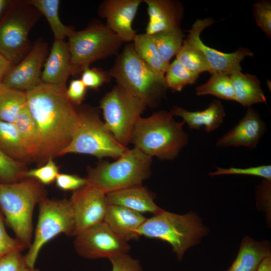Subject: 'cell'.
I'll use <instances>...</instances> for the list:
<instances>
[{
  "label": "cell",
  "instance_id": "1",
  "mask_svg": "<svg viewBox=\"0 0 271 271\" xmlns=\"http://www.w3.org/2000/svg\"><path fill=\"white\" fill-rule=\"evenodd\" d=\"M66 87L40 83L25 91L27 105L39 132L35 158L47 162L70 143L76 128L78 111L66 94Z\"/></svg>",
  "mask_w": 271,
  "mask_h": 271
},
{
  "label": "cell",
  "instance_id": "2",
  "mask_svg": "<svg viewBox=\"0 0 271 271\" xmlns=\"http://www.w3.org/2000/svg\"><path fill=\"white\" fill-rule=\"evenodd\" d=\"M185 123L174 119L170 111L161 110L139 119L130 143L146 155L161 160H173L188 143Z\"/></svg>",
  "mask_w": 271,
  "mask_h": 271
},
{
  "label": "cell",
  "instance_id": "3",
  "mask_svg": "<svg viewBox=\"0 0 271 271\" xmlns=\"http://www.w3.org/2000/svg\"><path fill=\"white\" fill-rule=\"evenodd\" d=\"M108 72L117 85L147 106L156 107L166 95L168 88L164 76L141 59L132 43L125 45Z\"/></svg>",
  "mask_w": 271,
  "mask_h": 271
},
{
  "label": "cell",
  "instance_id": "4",
  "mask_svg": "<svg viewBox=\"0 0 271 271\" xmlns=\"http://www.w3.org/2000/svg\"><path fill=\"white\" fill-rule=\"evenodd\" d=\"M45 197L43 185L33 178L11 184L0 183V210L5 222L26 248L32 243L34 209Z\"/></svg>",
  "mask_w": 271,
  "mask_h": 271
},
{
  "label": "cell",
  "instance_id": "5",
  "mask_svg": "<svg viewBox=\"0 0 271 271\" xmlns=\"http://www.w3.org/2000/svg\"><path fill=\"white\" fill-rule=\"evenodd\" d=\"M208 232L196 213L180 215L163 210L147 218L138 230L140 236L159 239L169 243L178 260L186 251L198 244Z\"/></svg>",
  "mask_w": 271,
  "mask_h": 271
},
{
  "label": "cell",
  "instance_id": "6",
  "mask_svg": "<svg viewBox=\"0 0 271 271\" xmlns=\"http://www.w3.org/2000/svg\"><path fill=\"white\" fill-rule=\"evenodd\" d=\"M152 158L134 147L115 162L88 169V183L105 194L142 185L151 173Z\"/></svg>",
  "mask_w": 271,
  "mask_h": 271
},
{
  "label": "cell",
  "instance_id": "7",
  "mask_svg": "<svg viewBox=\"0 0 271 271\" xmlns=\"http://www.w3.org/2000/svg\"><path fill=\"white\" fill-rule=\"evenodd\" d=\"M78 111V122L72 139L58 156L75 153L117 159L127 150L115 139L95 110L84 107Z\"/></svg>",
  "mask_w": 271,
  "mask_h": 271
},
{
  "label": "cell",
  "instance_id": "8",
  "mask_svg": "<svg viewBox=\"0 0 271 271\" xmlns=\"http://www.w3.org/2000/svg\"><path fill=\"white\" fill-rule=\"evenodd\" d=\"M40 14L27 1H14L0 21V53L15 66L32 47L29 33Z\"/></svg>",
  "mask_w": 271,
  "mask_h": 271
},
{
  "label": "cell",
  "instance_id": "9",
  "mask_svg": "<svg viewBox=\"0 0 271 271\" xmlns=\"http://www.w3.org/2000/svg\"><path fill=\"white\" fill-rule=\"evenodd\" d=\"M68 38L71 63L77 73L94 61L117 55L123 43L106 25L101 23L74 30Z\"/></svg>",
  "mask_w": 271,
  "mask_h": 271
},
{
  "label": "cell",
  "instance_id": "10",
  "mask_svg": "<svg viewBox=\"0 0 271 271\" xmlns=\"http://www.w3.org/2000/svg\"><path fill=\"white\" fill-rule=\"evenodd\" d=\"M99 107L107 128L120 144L127 147L147 105L116 84L101 99Z\"/></svg>",
  "mask_w": 271,
  "mask_h": 271
},
{
  "label": "cell",
  "instance_id": "11",
  "mask_svg": "<svg viewBox=\"0 0 271 271\" xmlns=\"http://www.w3.org/2000/svg\"><path fill=\"white\" fill-rule=\"evenodd\" d=\"M39 215L34 240L25 259L35 266L42 247L61 233L73 236L75 221L73 210L66 199H50L46 197L39 203Z\"/></svg>",
  "mask_w": 271,
  "mask_h": 271
},
{
  "label": "cell",
  "instance_id": "12",
  "mask_svg": "<svg viewBox=\"0 0 271 271\" xmlns=\"http://www.w3.org/2000/svg\"><path fill=\"white\" fill-rule=\"evenodd\" d=\"M76 252L88 259L107 258L127 253L130 246L104 222L95 224L75 236Z\"/></svg>",
  "mask_w": 271,
  "mask_h": 271
},
{
  "label": "cell",
  "instance_id": "13",
  "mask_svg": "<svg viewBox=\"0 0 271 271\" xmlns=\"http://www.w3.org/2000/svg\"><path fill=\"white\" fill-rule=\"evenodd\" d=\"M69 202L74 217L73 236L103 222L108 203L106 194L87 184L73 191Z\"/></svg>",
  "mask_w": 271,
  "mask_h": 271
},
{
  "label": "cell",
  "instance_id": "14",
  "mask_svg": "<svg viewBox=\"0 0 271 271\" xmlns=\"http://www.w3.org/2000/svg\"><path fill=\"white\" fill-rule=\"evenodd\" d=\"M213 23V19L209 18L197 20L186 39L203 53L210 66L211 74L221 73L230 75L235 71H241V62L246 56L252 57L253 53L249 49L239 48L234 52L226 53L206 45L200 38L201 33Z\"/></svg>",
  "mask_w": 271,
  "mask_h": 271
},
{
  "label": "cell",
  "instance_id": "15",
  "mask_svg": "<svg viewBox=\"0 0 271 271\" xmlns=\"http://www.w3.org/2000/svg\"><path fill=\"white\" fill-rule=\"evenodd\" d=\"M47 53L46 43L39 38L24 59L3 78L0 88L26 91L41 83V69Z\"/></svg>",
  "mask_w": 271,
  "mask_h": 271
},
{
  "label": "cell",
  "instance_id": "16",
  "mask_svg": "<svg viewBox=\"0 0 271 271\" xmlns=\"http://www.w3.org/2000/svg\"><path fill=\"white\" fill-rule=\"evenodd\" d=\"M142 3L143 0H105L99 6L98 15L123 43H129L137 34L132 22Z\"/></svg>",
  "mask_w": 271,
  "mask_h": 271
},
{
  "label": "cell",
  "instance_id": "17",
  "mask_svg": "<svg viewBox=\"0 0 271 271\" xmlns=\"http://www.w3.org/2000/svg\"><path fill=\"white\" fill-rule=\"evenodd\" d=\"M265 130V123L258 112L249 107L245 115L217 140L216 145L219 148L242 146L255 149Z\"/></svg>",
  "mask_w": 271,
  "mask_h": 271
},
{
  "label": "cell",
  "instance_id": "18",
  "mask_svg": "<svg viewBox=\"0 0 271 271\" xmlns=\"http://www.w3.org/2000/svg\"><path fill=\"white\" fill-rule=\"evenodd\" d=\"M147 6L149 21L146 34L159 32L180 27L184 15L182 4L174 0H143Z\"/></svg>",
  "mask_w": 271,
  "mask_h": 271
},
{
  "label": "cell",
  "instance_id": "19",
  "mask_svg": "<svg viewBox=\"0 0 271 271\" xmlns=\"http://www.w3.org/2000/svg\"><path fill=\"white\" fill-rule=\"evenodd\" d=\"M76 74L71 63L68 43L64 40H54L41 73V82L66 87L69 77Z\"/></svg>",
  "mask_w": 271,
  "mask_h": 271
},
{
  "label": "cell",
  "instance_id": "20",
  "mask_svg": "<svg viewBox=\"0 0 271 271\" xmlns=\"http://www.w3.org/2000/svg\"><path fill=\"white\" fill-rule=\"evenodd\" d=\"M147 219L142 213L121 206L108 204L103 222L119 238L138 240V230Z\"/></svg>",
  "mask_w": 271,
  "mask_h": 271
},
{
  "label": "cell",
  "instance_id": "21",
  "mask_svg": "<svg viewBox=\"0 0 271 271\" xmlns=\"http://www.w3.org/2000/svg\"><path fill=\"white\" fill-rule=\"evenodd\" d=\"M170 111L173 116L181 117L190 129H199L203 126L207 132L219 127L223 123L226 114L222 104L218 100H213L203 110L192 111L174 106Z\"/></svg>",
  "mask_w": 271,
  "mask_h": 271
},
{
  "label": "cell",
  "instance_id": "22",
  "mask_svg": "<svg viewBox=\"0 0 271 271\" xmlns=\"http://www.w3.org/2000/svg\"><path fill=\"white\" fill-rule=\"evenodd\" d=\"M106 196L108 204L121 206L141 213L149 212L155 215L163 210L142 184L110 192Z\"/></svg>",
  "mask_w": 271,
  "mask_h": 271
},
{
  "label": "cell",
  "instance_id": "23",
  "mask_svg": "<svg viewBox=\"0 0 271 271\" xmlns=\"http://www.w3.org/2000/svg\"><path fill=\"white\" fill-rule=\"evenodd\" d=\"M271 256L268 240L257 241L249 236L241 240L238 254L227 271H257L261 261Z\"/></svg>",
  "mask_w": 271,
  "mask_h": 271
},
{
  "label": "cell",
  "instance_id": "24",
  "mask_svg": "<svg viewBox=\"0 0 271 271\" xmlns=\"http://www.w3.org/2000/svg\"><path fill=\"white\" fill-rule=\"evenodd\" d=\"M229 76L234 88L235 101L248 107L256 103L266 102L260 82L255 75L236 71Z\"/></svg>",
  "mask_w": 271,
  "mask_h": 271
},
{
  "label": "cell",
  "instance_id": "25",
  "mask_svg": "<svg viewBox=\"0 0 271 271\" xmlns=\"http://www.w3.org/2000/svg\"><path fill=\"white\" fill-rule=\"evenodd\" d=\"M14 124L30 158L35 159L40 147V135L27 104L18 114Z\"/></svg>",
  "mask_w": 271,
  "mask_h": 271
},
{
  "label": "cell",
  "instance_id": "26",
  "mask_svg": "<svg viewBox=\"0 0 271 271\" xmlns=\"http://www.w3.org/2000/svg\"><path fill=\"white\" fill-rule=\"evenodd\" d=\"M132 44L141 59L155 71L165 76L169 64L161 56L152 36L146 33L137 34Z\"/></svg>",
  "mask_w": 271,
  "mask_h": 271
},
{
  "label": "cell",
  "instance_id": "27",
  "mask_svg": "<svg viewBox=\"0 0 271 271\" xmlns=\"http://www.w3.org/2000/svg\"><path fill=\"white\" fill-rule=\"evenodd\" d=\"M0 150L21 162L30 158L14 123L0 120Z\"/></svg>",
  "mask_w": 271,
  "mask_h": 271
},
{
  "label": "cell",
  "instance_id": "28",
  "mask_svg": "<svg viewBox=\"0 0 271 271\" xmlns=\"http://www.w3.org/2000/svg\"><path fill=\"white\" fill-rule=\"evenodd\" d=\"M28 2L34 6L47 19L53 32L54 40H64L74 31L71 27L66 26L61 22L59 15V0H29Z\"/></svg>",
  "mask_w": 271,
  "mask_h": 271
},
{
  "label": "cell",
  "instance_id": "29",
  "mask_svg": "<svg viewBox=\"0 0 271 271\" xmlns=\"http://www.w3.org/2000/svg\"><path fill=\"white\" fill-rule=\"evenodd\" d=\"M163 58L169 64L176 56L183 43L184 34L180 27L166 30L151 35Z\"/></svg>",
  "mask_w": 271,
  "mask_h": 271
},
{
  "label": "cell",
  "instance_id": "30",
  "mask_svg": "<svg viewBox=\"0 0 271 271\" xmlns=\"http://www.w3.org/2000/svg\"><path fill=\"white\" fill-rule=\"evenodd\" d=\"M26 104L25 91L0 88V120L14 123L18 114Z\"/></svg>",
  "mask_w": 271,
  "mask_h": 271
},
{
  "label": "cell",
  "instance_id": "31",
  "mask_svg": "<svg viewBox=\"0 0 271 271\" xmlns=\"http://www.w3.org/2000/svg\"><path fill=\"white\" fill-rule=\"evenodd\" d=\"M197 95H212L219 98L235 101L234 88L229 75L213 73L205 83L196 88Z\"/></svg>",
  "mask_w": 271,
  "mask_h": 271
},
{
  "label": "cell",
  "instance_id": "32",
  "mask_svg": "<svg viewBox=\"0 0 271 271\" xmlns=\"http://www.w3.org/2000/svg\"><path fill=\"white\" fill-rule=\"evenodd\" d=\"M176 59L188 70L199 74L210 72L208 63L202 51L186 39L176 55Z\"/></svg>",
  "mask_w": 271,
  "mask_h": 271
},
{
  "label": "cell",
  "instance_id": "33",
  "mask_svg": "<svg viewBox=\"0 0 271 271\" xmlns=\"http://www.w3.org/2000/svg\"><path fill=\"white\" fill-rule=\"evenodd\" d=\"M164 77L168 89L180 92L188 85L194 84L199 74L188 70L175 59L169 63Z\"/></svg>",
  "mask_w": 271,
  "mask_h": 271
},
{
  "label": "cell",
  "instance_id": "34",
  "mask_svg": "<svg viewBox=\"0 0 271 271\" xmlns=\"http://www.w3.org/2000/svg\"><path fill=\"white\" fill-rule=\"evenodd\" d=\"M27 170L21 162L9 157L0 150V183L11 184L23 179Z\"/></svg>",
  "mask_w": 271,
  "mask_h": 271
},
{
  "label": "cell",
  "instance_id": "35",
  "mask_svg": "<svg viewBox=\"0 0 271 271\" xmlns=\"http://www.w3.org/2000/svg\"><path fill=\"white\" fill-rule=\"evenodd\" d=\"M208 175L211 177L224 175H245L259 177L271 181V166L263 165L245 168L216 167V171L209 172Z\"/></svg>",
  "mask_w": 271,
  "mask_h": 271
},
{
  "label": "cell",
  "instance_id": "36",
  "mask_svg": "<svg viewBox=\"0 0 271 271\" xmlns=\"http://www.w3.org/2000/svg\"><path fill=\"white\" fill-rule=\"evenodd\" d=\"M58 173V167L53 161V158H50L44 165L27 170L24 174V178L34 179L42 185H50L55 181Z\"/></svg>",
  "mask_w": 271,
  "mask_h": 271
},
{
  "label": "cell",
  "instance_id": "37",
  "mask_svg": "<svg viewBox=\"0 0 271 271\" xmlns=\"http://www.w3.org/2000/svg\"><path fill=\"white\" fill-rule=\"evenodd\" d=\"M254 20L258 27L271 37V3L268 1H259L255 3L252 8Z\"/></svg>",
  "mask_w": 271,
  "mask_h": 271
},
{
  "label": "cell",
  "instance_id": "38",
  "mask_svg": "<svg viewBox=\"0 0 271 271\" xmlns=\"http://www.w3.org/2000/svg\"><path fill=\"white\" fill-rule=\"evenodd\" d=\"M20 251L12 252L0 260V271H40L29 265Z\"/></svg>",
  "mask_w": 271,
  "mask_h": 271
},
{
  "label": "cell",
  "instance_id": "39",
  "mask_svg": "<svg viewBox=\"0 0 271 271\" xmlns=\"http://www.w3.org/2000/svg\"><path fill=\"white\" fill-rule=\"evenodd\" d=\"M111 78L108 71L89 67L82 71L80 79L87 88L97 89L109 82Z\"/></svg>",
  "mask_w": 271,
  "mask_h": 271
},
{
  "label": "cell",
  "instance_id": "40",
  "mask_svg": "<svg viewBox=\"0 0 271 271\" xmlns=\"http://www.w3.org/2000/svg\"><path fill=\"white\" fill-rule=\"evenodd\" d=\"M3 215L0 210V260L8 254L16 251H23L26 247L16 238L7 233Z\"/></svg>",
  "mask_w": 271,
  "mask_h": 271
},
{
  "label": "cell",
  "instance_id": "41",
  "mask_svg": "<svg viewBox=\"0 0 271 271\" xmlns=\"http://www.w3.org/2000/svg\"><path fill=\"white\" fill-rule=\"evenodd\" d=\"M56 186L63 191H76L88 184L87 178L64 173H58L56 179Z\"/></svg>",
  "mask_w": 271,
  "mask_h": 271
},
{
  "label": "cell",
  "instance_id": "42",
  "mask_svg": "<svg viewBox=\"0 0 271 271\" xmlns=\"http://www.w3.org/2000/svg\"><path fill=\"white\" fill-rule=\"evenodd\" d=\"M109 259L112 266L111 271H143L139 260L133 258L127 253Z\"/></svg>",
  "mask_w": 271,
  "mask_h": 271
},
{
  "label": "cell",
  "instance_id": "43",
  "mask_svg": "<svg viewBox=\"0 0 271 271\" xmlns=\"http://www.w3.org/2000/svg\"><path fill=\"white\" fill-rule=\"evenodd\" d=\"M87 88L80 79H73L66 88V94L69 100L74 105H79L84 100Z\"/></svg>",
  "mask_w": 271,
  "mask_h": 271
},
{
  "label": "cell",
  "instance_id": "44",
  "mask_svg": "<svg viewBox=\"0 0 271 271\" xmlns=\"http://www.w3.org/2000/svg\"><path fill=\"white\" fill-rule=\"evenodd\" d=\"M14 65L0 53V76L3 78L14 67Z\"/></svg>",
  "mask_w": 271,
  "mask_h": 271
},
{
  "label": "cell",
  "instance_id": "45",
  "mask_svg": "<svg viewBox=\"0 0 271 271\" xmlns=\"http://www.w3.org/2000/svg\"><path fill=\"white\" fill-rule=\"evenodd\" d=\"M14 1L0 0V21L5 15Z\"/></svg>",
  "mask_w": 271,
  "mask_h": 271
},
{
  "label": "cell",
  "instance_id": "46",
  "mask_svg": "<svg viewBox=\"0 0 271 271\" xmlns=\"http://www.w3.org/2000/svg\"><path fill=\"white\" fill-rule=\"evenodd\" d=\"M257 271H271V256L265 258L261 261Z\"/></svg>",
  "mask_w": 271,
  "mask_h": 271
},
{
  "label": "cell",
  "instance_id": "47",
  "mask_svg": "<svg viewBox=\"0 0 271 271\" xmlns=\"http://www.w3.org/2000/svg\"><path fill=\"white\" fill-rule=\"evenodd\" d=\"M3 79V77H2V76H0V85H1V83H2Z\"/></svg>",
  "mask_w": 271,
  "mask_h": 271
}]
</instances>
